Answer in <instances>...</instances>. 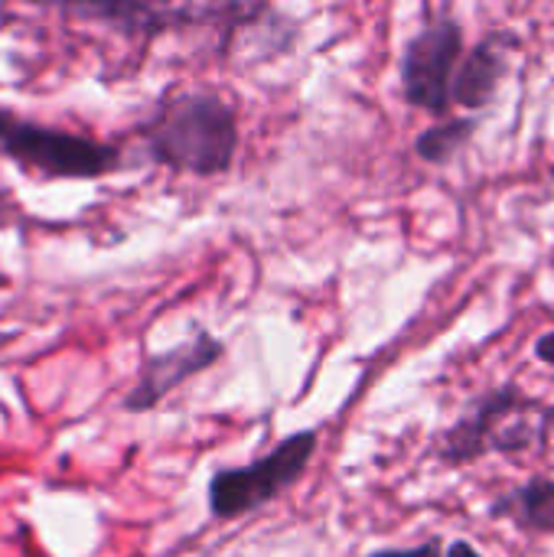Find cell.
<instances>
[{
	"instance_id": "cell-1",
	"label": "cell",
	"mask_w": 554,
	"mask_h": 557,
	"mask_svg": "<svg viewBox=\"0 0 554 557\" xmlns=\"http://www.w3.org/2000/svg\"><path fill=\"white\" fill-rule=\"evenodd\" d=\"M134 134L150 163L196 180L232 173L242 147L238 111L212 88L167 91Z\"/></svg>"
},
{
	"instance_id": "cell-2",
	"label": "cell",
	"mask_w": 554,
	"mask_h": 557,
	"mask_svg": "<svg viewBox=\"0 0 554 557\" xmlns=\"http://www.w3.org/2000/svg\"><path fill=\"white\" fill-rule=\"evenodd\" d=\"M552 428V405L532 398L516 382H503L473 395L460 414L434 434L431 454L441 467L464 470L493 454L516 457L535 450L549 444Z\"/></svg>"
},
{
	"instance_id": "cell-3",
	"label": "cell",
	"mask_w": 554,
	"mask_h": 557,
	"mask_svg": "<svg viewBox=\"0 0 554 557\" xmlns=\"http://www.w3.org/2000/svg\"><path fill=\"white\" fill-rule=\"evenodd\" d=\"M0 157L39 180H101L124 166V150L69 127L42 124L0 104Z\"/></svg>"
},
{
	"instance_id": "cell-4",
	"label": "cell",
	"mask_w": 554,
	"mask_h": 557,
	"mask_svg": "<svg viewBox=\"0 0 554 557\" xmlns=\"http://www.w3.org/2000/svg\"><path fill=\"white\" fill-rule=\"evenodd\" d=\"M320 447V431H294L281 437L268 454L242 467H216L206 483V509L216 522L245 519L284 493H291L307 473Z\"/></svg>"
},
{
	"instance_id": "cell-5",
	"label": "cell",
	"mask_w": 554,
	"mask_h": 557,
	"mask_svg": "<svg viewBox=\"0 0 554 557\" xmlns=\"http://www.w3.org/2000/svg\"><path fill=\"white\" fill-rule=\"evenodd\" d=\"M467 52L464 23L454 13H441L418 26L398 55V88L405 104L438 121L451 117L454 78Z\"/></svg>"
},
{
	"instance_id": "cell-6",
	"label": "cell",
	"mask_w": 554,
	"mask_h": 557,
	"mask_svg": "<svg viewBox=\"0 0 554 557\" xmlns=\"http://www.w3.org/2000/svg\"><path fill=\"white\" fill-rule=\"evenodd\" d=\"M65 13L101 20L124 36L157 39L196 26H216L232 33L242 26H255V20L274 10L268 3H82V7H65Z\"/></svg>"
},
{
	"instance_id": "cell-7",
	"label": "cell",
	"mask_w": 554,
	"mask_h": 557,
	"mask_svg": "<svg viewBox=\"0 0 554 557\" xmlns=\"http://www.w3.org/2000/svg\"><path fill=\"white\" fill-rule=\"evenodd\" d=\"M225 352H229L225 339H219L216 333L196 326L189 339H183V343H176L170 349L150 352L140 362L131 392L121 398V411L124 414H150V411H157L180 385H186L196 375L219 366L225 359Z\"/></svg>"
},
{
	"instance_id": "cell-8",
	"label": "cell",
	"mask_w": 554,
	"mask_h": 557,
	"mask_svg": "<svg viewBox=\"0 0 554 557\" xmlns=\"http://www.w3.org/2000/svg\"><path fill=\"white\" fill-rule=\"evenodd\" d=\"M519 52V36L509 29L487 33L483 39L473 42V49L464 52V62L454 78V108L464 111H487L493 98L500 95L503 82L513 72Z\"/></svg>"
},
{
	"instance_id": "cell-9",
	"label": "cell",
	"mask_w": 554,
	"mask_h": 557,
	"mask_svg": "<svg viewBox=\"0 0 554 557\" xmlns=\"http://www.w3.org/2000/svg\"><path fill=\"white\" fill-rule=\"evenodd\" d=\"M487 519L506 522L529 539H549L554 535V480L535 473L496 493L487 506Z\"/></svg>"
},
{
	"instance_id": "cell-10",
	"label": "cell",
	"mask_w": 554,
	"mask_h": 557,
	"mask_svg": "<svg viewBox=\"0 0 554 557\" xmlns=\"http://www.w3.org/2000/svg\"><path fill=\"white\" fill-rule=\"evenodd\" d=\"M480 121L473 114H460V117H444L431 127H424L415 137V157L428 166H447L457 153H464L470 147V140L477 137Z\"/></svg>"
},
{
	"instance_id": "cell-11",
	"label": "cell",
	"mask_w": 554,
	"mask_h": 557,
	"mask_svg": "<svg viewBox=\"0 0 554 557\" xmlns=\"http://www.w3.org/2000/svg\"><path fill=\"white\" fill-rule=\"evenodd\" d=\"M444 552H447V545L441 539H428V542H418L408 548H379L366 557H444Z\"/></svg>"
},
{
	"instance_id": "cell-12",
	"label": "cell",
	"mask_w": 554,
	"mask_h": 557,
	"mask_svg": "<svg viewBox=\"0 0 554 557\" xmlns=\"http://www.w3.org/2000/svg\"><path fill=\"white\" fill-rule=\"evenodd\" d=\"M532 356H535L542 366L554 369V330H545V333L535 339V346H532Z\"/></svg>"
},
{
	"instance_id": "cell-13",
	"label": "cell",
	"mask_w": 554,
	"mask_h": 557,
	"mask_svg": "<svg viewBox=\"0 0 554 557\" xmlns=\"http://www.w3.org/2000/svg\"><path fill=\"white\" fill-rule=\"evenodd\" d=\"M444 557H487L473 542H467V539H454V542H447V552Z\"/></svg>"
},
{
	"instance_id": "cell-14",
	"label": "cell",
	"mask_w": 554,
	"mask_h": 557,
	"mask_svg": "<svg viewBox=\"0 0 554 557\" xmlns=\"http://www.w3.org/2000/svg\"><path fill=\"white\" fill-rule=\"evenodd\" d=\"M7 215H10V206H7V199L0 193V225H7Z\"/></svg>"
}]
</instances>
